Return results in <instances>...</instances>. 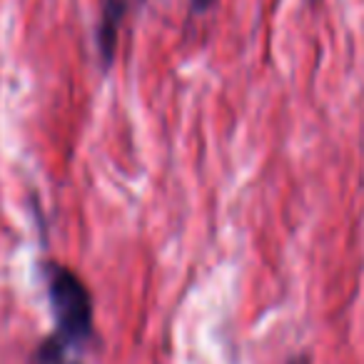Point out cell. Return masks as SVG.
Segmentation results:
<instances>
[{"instance_id": "obj_1", "label": "cell", "mask_w": 364, "mask_h": 364, "mask_svg": "<svg viewBox=\"0 0 364 364\" xmlns=\"http://www.w3.org/2000/svg\"><path fill=\"white\" fill-rule=\"evenodd\" d=\"M48 297H50L53 317L58 322L55 334L65 339L73 349L82 352L85 344L95 337L92 329V297L85 282L73 269L63 264H48Z\"/></svg>"}, {"instance_id": "obj_2", "label": "cell", "mask_w": 364, "mask_h": 364, "mask_svg": "<svg viewBox=\"0 0 364 364\" xmlns=\"http://www.w3.org/2000/svg\"><path fill=\"white\" fill-rule=\"evenodd\" d=\"M127 11V0H102V18L97 26V50L105 63V68L112 65L117 50V36H120L122 18Z\"/></svg>"}, {"instance_id": "obj_3", "label": "cell", "mask_w": 364, "mask_h": 364, "mask_svg": "<svg viewBox=\"0 0 364 364\" xmlns=\"http://www.w3.org/2000/svg\"><path fill=\"white\" fill-rule=\"evenodd\" d=\"M77 354L80 352L73 349L65 339H60L58 334H50V337L43 339L36 347L31 364H82Z\"/></svg>"}, {"instance_id": "obj_4", "label": "cell", "mask_w": 364, "mask_h": 364, "mask_svg": "<svg viewBox=\"0 0 364 364\" xmlns=\"http://www.w3.org/2000/svg\"><path fill=\"white\" fill-rule=\"evenodd\" d=\"M213 3H215V0H190V11H193V13H205V11H210V8H213Z\"/></svg>"}, {"instance_id": "obj_5", "label": "cell", "mask_w": 364, "mask_h": 364, "mask_svg": "<svg viewBox=\"0 0 364 364\" xmlns=\"http://www.w3.org/2000/svg\"><path fill=\"white\" fill-rule=\"evenodd\" d=\"M287 364H309V359L304 357V354H299V357H294V359H289Z\"/></svg>"}]
</instances>
